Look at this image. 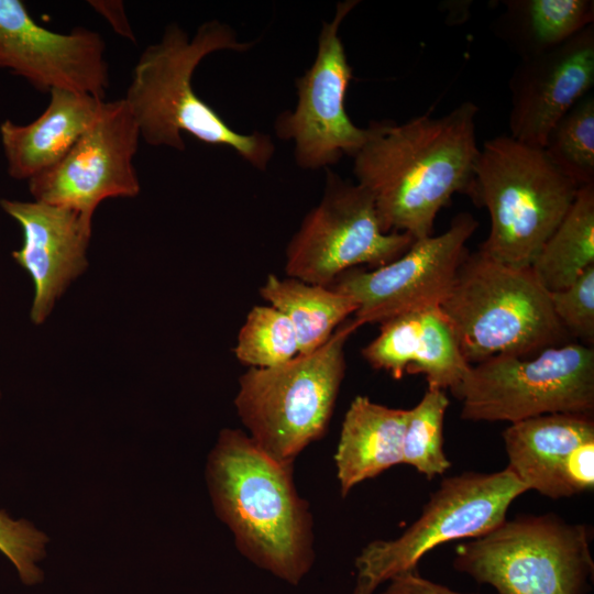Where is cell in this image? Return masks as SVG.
<instances>
[{
	"mask_svg": "<svg viewBox=\"0 0 594 594\" xmlns=\"http://www.w3.org/2000/svg\"><path fill=\"white\" fill-rule=\"evenodd\" d=\"M590 543L584 525L520 516L458 546L453 564L498 594H584L594 569Z\"/></svg>",
	"mask_w": 594,
	"mask_h": 594,
	"instance_id": "obj_7",
	"label": "cell"
},
{
	"mask_svg": "<svg viewBox=\"0 0 594 594\" xmlns=\"http://www.w3.org/2000/svg\"><path fill=\"white\" fill-rule=\"evenodd\" d=\"M319 204L302 219L285 252V273L330 287L360 265L383 266L406 252L415 239L382 230L372 195L330 168Z\"/></svg>",
	"mask_w": 594,
	"mask_h": 594,
	"instance_id": "obj_10",
	"label": "cell"
},
{
	"mask_svg": "<svg viewBox=\"0 0 594 594\" xmlns=\"http://www.w3.org/2000/svg\"><path fill=\"white\" fill-rule=\"evenodd\" d=\"M525 492L526 486L509 468L444 479L403 535L370 542L362 549L355 559L352 594H373L384 582L416 569L437 546L487 534L506 519L510 504Z\"/></svg>",
	"mask_w": 594,
	"mask_h": 594,
	"instance_id": "obj_9",
	"label": "cell"
},
{
	"mask_svg": "<svg viewBox=\"0 0 594 594\" xmlns=\"http://www.w3.org/2000/svg\"><path fill=\"white\" fill-rule=\"evenodd\" d=\"M0 396H1V393H0Z\"/></svg>",
	"mask_w": 594,
	"mask_h": 594,
	"instance_id": "obj_31",
	"label": "cell"
},
{
	"mask_svg": "<svg viewBox=\"0 0 594 594\" xmlns=\"http://www.w3.org/2000/svg\"><path fill=\"white\" fill-rule=\"evenodd\" d=\"M234 354L249 367L265 369L294 359L299 346L289 319L271 305H257L239 330Z\"/></svg>",
	"mask_w": 594,
	"mask_h": 594,
	"instance_id": "obj_25",
	"label": "cell"
},
{
	"mask_svg": "<svg viewBox=\"0 0 594 594\" xmlns=\"http://www.w3.org/2000/svg\"><path fill=\"white\" fill-rule=\"evenodd\" d=\"M382 594H463L420 576L417 569L400 573L391 580Z\"/></svg>",
	"mask_w": 594,
	"mask_h": 594,
	"instance_id": "obj_29",
	"label": "cell"
},
{
	"mask_svg": "<svg viewBox=\"0 0 594 594\" xmlns=\"http://www.w3.org/2000/svg\"><path fill=\"white\" fill-rule=\"evenodd\" d=\"M364 360L399 380L424 374L428 388L457 387L471 364L464 359L452 327L439 306L425 307L381 323L380 333L362 349Z\"/></svg>",
	"mask_w": 594,
	"mask_h": 594,
	"instance_id": "obj_18",
	"label": "cell"
},
{
	"mask_svg": "<svg viewBox=\"0 0 594 594\" xmlns=\"http://www.w3.org/2000/svg\"><path fill=\"white\" fill-rule=\"evenodd\" d=\"M261 297L290 321L299 354L322 346L333 332L358 309L356 302L332 287L309 284L270 274L260 288Z\"/></svg>",
	"mask_w": 594,
	"mask_h": 594,
	"instance_id": "obj_22",
	"label": "cell"
},
{
	"mask_svg": "<svg viewBox=\"0 0 594 594\" xmlns=\"http://www.w3.org/2000/svg\"><path fill=\"white\" fill-rule=\"evenodd\" d=\"M358 328L354 319L344 321L318 350L240 376L238 415L270 458L292 465L324 433L345 373V343Z\"/></svg>",
	"mask_w": 594,
	"mask_h": 594,
	"instance_id": "obj_6",
	"label": "cell"
},
{
	"mask_svg": "<svg viewBox=\"0 0 594 594\" xmlns=\"http://www.w3.org/2000/svg\"><path fill=\"white\" fill-rule=\"evenodd\" d=\"M449 404L444 391L428 388L420 402L409 409L403 463L414 466L429 480L451 466L443 451V419Z\"/></svg>",
	"mask_w": 594,
	"mask_h": 594,
	"instance_id": "obj_26",
	"label": "cell"
},
{
	"mask_svg": "<svg viewBox=\"0 0 594 594\" xmlns=\"http://www.w3.org/2000/svg\"><path fill=\"white\" fill-rule=\"evenodd\" d=\"M139 127L123 98L103 102L91 125L55 166L28 180L34 200L70 208L92 224L109 198H133L141 190L133 164Z\"/></svg>",
	"mask_w": 594,
	"mask_h": 594,
	"instance_id": "obj_12",
	"label": "cell"
},
{
	"mask_svg": "<svg viewBox=\"0 0 594 594\" xmlns=\"http://www.w3.org/2000/svg\"><path fill=\"white\" fill-rule=\"evenodd\" d=\"M439 307L471 365L497 355L532 356L568 337L531 267L503 264L480 250L465 255Z\"/></svg>",
	"mask_w": 594,
	"mask_h": 594,
	"instance_id": "obj_4",
	"label": "cell"
},
{
	"mask_svg": "<svg viewBox=\"0 0 594 594\" xmlns=\"http://www.w3.org/2000/svg\"><path fill=\"white\" fill-rule=\"evenodd\" d=\"M358 3L339 2L333 19L322 22L316 58L295 80L296 107L275 120L276 136L294 142L296 164L304 169H327L344 155L353 157L370 134L369 128L355 125L345 110L353 73L339 29Z\"/></svg>",
	"mask_w": 594,
	"mask_h": 594,
	"instance_id": "obj_11",
	"label": "cell"
},
{
	"mask_svg": "<svg viewBox=\"0 0 594 594\" xmlns=\"http://www.w3.org/2000/svg\"><path fill=\"white\" fill-rule=\"evenodd\" d=\"M88 3L97 13L106 19L117 34L135 43V34L121 0H92L88 1Z\"/></svg>",
	"mask_w": 594,
	"mask_h": 594,
	"instance_id": "obj_30",
	"label": "cell"
},
{
	"mask_svg": "<svg viewBox=\"0 0 594 594\" xmlns=\"http://www.w3.org/2000/svg\"><path fill=\"white\" fill-rule=\"evenodd\" d=\"M594 265V183L581 186L531 270L547 292L570 286Z\"/></svg>",
	"mask_w": 594,
	"mask_h": 594,
	"instance_id": "obj_23",
	"label": "cell"
},
{
	"mask_svg": "<svg viewBox=\"0 0 594 594\" xmlns=\"http://www.w3.org/2000/svg\"><path fill=\"white\" fill-rule=\"evenodd\" d=\"M103 102L87 94L53 89L47 107L32 122L3 121L0 139L8 174L28 182L55 166L96 120Z\"/></svg>",
	"mask_w": 594,
	"mask_h": 594,
	"instance_id": "obj_19",
	"label": "cell"
},
{
	"mask_svg": "<svg viewBox=\"0 0 594 594\" xmlns=\"http://www.w3.org/2000/svg\"><path fill=\"white\" fill-rule=\"evenodd\" d=\"M2 210L22 229L23 243L11 255L32 278L30 319L43 324L68 287L88 268L92 224L66 207L3 198Z\"/></svg>",
	"mask_w": 594,
	"mask_h": 594,
	"instance_id": "obj_16",
	"label": "cell"
},
{
	"mask_svg": "<svg viewBox=\"0 0 594 594\" xmlns=\"http://www.w3.org/2000/svg\"><path fill=\"white\" fill-rule=\"evenodd\" d=\"M496 34L520 59L554 48L593 24L592 0H507Z\"/></svg>",
	"mask_w": 594,
	"mask_h": 594,
	"instance_id": "obj_21",
	"label": "cell"
},
{
	"mask_svg": "<svg viewBox=\"0 0 594 594\" xmlns=\"http://www.w3.org/2000/svg\"><path fill=\"white\" fill-rule=\"evenodd\" d=\"M477 227L471 213H459L443 233L416 239L406 252L383 266L370 271L352 268L330 287L356 302L353 319L360 327L440 306L468 254L466 242Z\"/></svg>",
	"mask_w": 594,
	"mask_h": 594,
	"instance_id": "obj_13",
	"label": "cell"
},
{
	"mask_svg": "<svg viewBox=\"0 0 594 594\" xmlns=\"http://www.w3.org/2000/svg\"><path fill=\"white\" fill-rule=\"evenodd\" d=\"M409 409L389 408L356 396L342 422L336 453L342 496L356 484L403 463Z\"/></svg>",
	"mask_w": 594,
	"mask_h": 594,
	"instance_id": "obj_20",
	"label": "cell"
},
{
	"mask_svg": "<svg viewBox=\"0 0 594 594\" xmlns=\"http://www.w3.org/2000/svg\"><path fill=\"white\" fill-rule=\"evenodd\" d=\"M254 44L240 41L231 26L218 20L200 24L191 38L178 24H168L161 40L141 53L123 98L141 138L152 146L184 151L182 133L186 132L206 144L230 147L265 170L275 152L271 136L237 132L193 88L194 72L207 55L243 53Z\"/></svg>",
	"mask_w": 594,
	"mask_h": 594,
	"instance_id": "obj_2",
	"label": "cell"
},
{
	"mask_svg": "<svg viewBox=\"0 0 594 594\" xmlns=\"http://www.w3.org/2000/svg\"><path fill=\"white\" fill-rule=\"evenodd\" d=\"M106 44L99 33H58L38 24L20 0H0V68L41 92L66 89L103 100L109 87Z\"/></svg>",
	"mask_w": 594,
	"mask_h": 594,
	"instance_id": "obj_14",
	"label": "cell"
},
{
	"mask_svg": "<svg viewBox=\"0 0 594 594\" xmlns=\"http://www.w3.org/2000/svg\"><path fill=\"white\" fill-rule=\"evenodd\" d=\"M508 466L527 491L569 497L594 486V420L588 414H548L503 432Z\"/></svg>",
	"mask_w": 594,
	"mask_h": 594,
	"instance_id": "obj_17",
	"label": "cell"
},
{
	"mask_svg": "<svg viewBox=\"0 0 594 594\" xmlns=\"http://www.w3.org/2000/svg\"><path fill=\"white\" fill-rule=\"evenodd\" d=\"M579 188L542 148L506 134L487 140L468 193L490 215L480 251L509 266L530 267Z\"/></svg>",
	"mask_w": 594,
	"mask_h": 594,
	"instance_id": "obj_5",
	"label": "cell"
},
{
	"mask_svg": "<svg viewBox=\"0 0 594 594\" xmlns=\"http://www.w3.org/2000/svg\"><path fill=\"white\" fill-rule=\"evenodd\" d=\"M218 516L240 551L282 580L298 584L312 559L311 518L292 465L264 453L241 430H221L207 465Z\"/></svg>",
	"mask_w": 594,
	"mask_h": 594,
	"instance_id": "obj_3",
	"label": "cell"
},
{
	"mask_svg": "<svg viewBox=\"0 0 594 594\" xmlns=\"http://www.w3.org/2000/svg\"><path fill=\"white\" fill-rule=\"evenodd\" d=\"M549 299L564 331L590 346L594 341V265L570 286L550 292Z\"/></svg>",
	"mask_w": 594,
	"mask_h": 594,
	"instance_id": "obj_28",
	"label": "cell"
},
{
	"mask_svg": "<svg viewBox=\"0 0 594 594\" xmlns=\"http://www.w3.org/2000/svg\"><path fill=\"white\" fill-rule=\"evenodd\" d=\"M542 150L576 185L594 183V97L581 98L551 129Z\"/></svg>",
	"mask_w": 594,
	"mask_h": 594,
	"instance_id": "obj_24",
	"label": "cell"
},
{
	"mask_svg": "<svg viewBox=\"0 0 594 594\" xmlns=\"http://www.w3.org/2000/svg\"><path fill=\"white\" fill-rule=\"evenodd\" d=\"M48 538L25 519H12L0 509V551L13 563L21 581L26 585L43 580L36 562L45 557Z\"/></svg>",
	"mask_w": 594,
	"mask_h": 594,
	"instance_id": "obj_27",
	"label": "cell"
},
{
	"mask_svg": "<svg viewBox=\"0 0 594 594\" xmlns=\"http://www.w3.org/2000/svg\"><path fill=\"white\" fill-rule=\"evenodd\" d=\"M594 85V23L561 45L525 57L509 80V135L543 147L556 123Z\"/></svg>",
	"mask_w": 594,
	"mask_h": 594,
	"instance_id": "obj_15",
	"label": "cell"
},
{
	"mask_svg": "<svg viewBox=\"0 0 594 594\" xmlns=\"http://www.w3.org/2000/svg\"><path fill=\"white\" fill-rule=\"evenodd\" d=\"M477 112L463 101L442 117L371 121L353 174L372 195L384 232L432 235L438 212L454 194L468 195L480 154Z\"/></svg>",
	"mask_w": 594,
	"mask_h": 594,
	"instance_id": "obj_1",
	"label": "cell"
},
{
	"mask_svg": "<svg viewBox=\"0 0 594 594\" xmlns=\"http://www.w3.org/2000/svg\"><path fill=\"white\" fill-rule=\"evenodd\" d=\"M461 418L510 424L548 414L594 410V350L569 342L522 358L497 355L471 365L451 389Z\"/></svg>",
	"mask_w": 594,
	"mask_h": 594,
	"instance_id": "obj_8",
	"label": "cell"
}]
</instances>
